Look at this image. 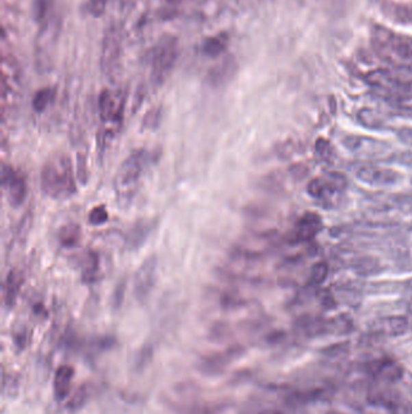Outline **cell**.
I'll use <instances>...</instances> for the list:
<instances>
[{
  "label": "cell",
  "mask_w": 412,
  "mask_h": 414,
  "mask_svg": "<svg viewBox=\"0 0 412 414\" xmlns=\"http://www.w3.org/2000/svg\"><path fill=\"white\" fill-rule=\"evenodd\" d=\"M40 188L51 199H70L77 192V173L67 154L57 153L49 158L40 171Z\"/></svg>",
  "instance_id": "obj_1"
},
{
  "label": "cell",
  "mask_w": 412,
  "mask_h": 414,
  "mask_svg": "<svg viewBox=\"0 0 412 414\" xmlns=\"http://www.w3.org/2000/svg\"><path fill=\"white\" fill-rule=\"evenodd\" d=\"M151 159L153 156L146 150L140 148L131 151L121 162L114 180V189L120 206L127 207L131 204L137 193L140 178Z\"/></svg>",
  "instance_id": "obj_2"
},
{
  "label": "cell",
  "mask_w": 412,
  "mask_h": 414,
  "mask_svg": "<svg viewBox=\"0 0 412 414\" xmlns=\"http://www.w3.org/2000/svg\"><path fill=\"white\" fill-rule=\"evenodd\" d=\"M178 56L177 40L173 36L165 38L155 49L153 56V71L151 78L155 85H161L168 78L170 73L175 67V60Z\"/></svg>",
  "instance_id": "obj_3"
},
{
  "label": "cell",
  "mask_w": 412,
  "mask_h": 414,
  "mask_svg": "<svg viewBox=\"0 0 412 414\" xmlns=\"http://www.w3.org/2000/svg\"><path fill=\"white\" fill-rule=\"evenodd\" d=\"M347 186L345 177L337 172L328 173L324 178H315L309 182L307 193L309 197L322 202L323 205H334L339 195Z\"/></svg>",
  "instance_id": "obj_4"
},
{
  "label": "cell",
  "mask_w": 412,
  "mask_h": 414,
  "mask_svg": "<svg viewBox=\"0 0 412 414\" xmlns=\"http://www.w3.org/2000/svg\"><path fill=\"white\" fill-rule=\"evenodd\" d=\"M352 171L358 181L371 186H396L402 178V175L396 170L372 162L356 164L353 165Z\"/></svg>",
  "instance_id": "obj_5"
},
{
  "label": "cell",
  "mask_w": 412,
  "mask_h": 414,
  "mask_svg": "<svg viewBox=\"0 0 412 414\" xmlns=\"http://www.w3.org/2000/svg\"><path fill=\"white\" fill-rule=\"evenodd\" d=\"M1 186L6 194L9 205L16 208L21 206L28 195V184L26 177L11 165L1 166Z\"/></svg>",
  "instance_id": "obj_6"
},
{
  "label": "cell",
  "mask_w": 412,
  "mask_h": 414,
  "mask_svg": "<svg viewBox=\"0 0 412 414\" xmlns=\"http://www.w3.org/2000/svg\"><path fill=\"white\" fill-rule=\"evenodd\" d=\"M157 269H159L157 256L150 254L148 258H145L142 262L140 268L136 271L133 284L134 297L140 303L148 300L151 291L154 290L157 280Z\"/></svg>",
  "instance_id": "obj_7"
},
{
  "label": "cell",
  "mask_w": 412,
  "mask_h": 414,
  "mask_svg": "<svg viewBox=\"0 0 412 414\" xmlns=\"http://www.w3.org/2000/svg\"><path fill=\"white\" fill-rule=\"evenodd\" d=\"M342 145H345L350 153L361 158H377L381 156L389 149V145L383 141L361 135H347L342 138Z\"/></svg>",
  "instance_id": "obj_8"
},
{
  "label": "cell",
  "mask_w": 412,
  "mask_h": 414,
  "mask_svg": "<svg viewBox=\"0 0 412 414\" xmlns=\"http://www.w3.org/2000/svg\"><path fill=\"white\" fill-rule=\"evenodd\" d=\"M410 328V322L405 316L391 315L378 317L369 325L370 334L375 337H400Z\"/></svg>",
  "instance_id": "obj_9"
},
{
  "label": "cell",
  "mask_w": 412,
  "mask_h": 414,
  "mask_svg": "<svg viewBox=\"0 0 412 414\" xmlns=\"http://www.w3.org/2000/svg\"><path fill=\"white\" fill-rule=\"evenodd\" d=\"M370 402L381 406L391 414H412V404L393 390H378L370 395Z\"/></svg>",
  "instance_id": "obj_10"
},
{
  "label": "cell",
  "mask_w": 412,
  "mask_h": 414,
  "mask_svg": "<svg viewBox=\"0 0 412 414\" xmlns=\"http://www.w3.org/2000/svg\"><path fill=\"white\" fill-rule=\"evenodd\" d=\"M98 110L103 121L113 123L118 126L124 118L125 99L123 96H115L109 90H104L99 96Z\"/></svg>",
  "instance_id": "obj_11"
},
{
  "label": "cell",
  "mask_w": 412,
  "mask_h": 414,
  "mask_svg": "<svg viewBox=\"0 0 412 414\" xmlns=\"http://www.w3.org/2000/svg\"><path fill=\"white\" fill-rule=\"evenodd\" d=\"M368 372L370 373L374 378L378 379L385 383H396L399 379H402V365L397 361H393L391 358H378L368 365Z\"/></svg>",
  "instance_id": "obj_12"
},
{
  "label": "cell",
  "mask_w": 412,
  "mask_h": 414,
  "mask_svg": "<svg viewBox=\"0 0 412 414\" xmlns=\"http://www.w3.org/2000/svg\"><path fill=\"white\" fill-rule=\"evenodd\" d=\"M155 228H156V221L155 219L138 221L126 233V238H125V247H126V249H129V251L140 249L144 245L145 241L149 239Z\"/></svg>",
  "instance_id": "obj_13"
},
{
  "label": "cell",
  "mask_w": 412,
  "mask_h": 414,
  "mask_svg": "<svg viewBox=\"0 0 412 414\" xmlns=\"http://www.w3.org/2000/svg\"><path fill=\"white\" fill-rule=\"evenodd\" d=\"M323 227V222L318 215L306 213L301 217L296 227V240L300 243H309L318 235Z\"/></svg>",
  "instance_id": "obj_14"
},
{
  "label": "cell",
  "mask_w": 412,
  "mask_h": 414,
  "mask_svg": "<svg viewBox=\"0 0 412 414\" xmlns=\"http://www.w3.org/2000/svg\"><path fill=\"white\" fill-rule=\"evenodd\" d=\"M74 374L75 371L69 365H62L57 368L53 377V395L57 401H63L69 396Z\"/></svg>",
  "instance_id": "obj_15"
},
{
  "label": "cell",
  "mask_w": 412,
  "mask_h": 414,
  "mask_svg": "<svg viewBox=\"0 0 412 414\" xmlns=\"http://www.w3.org/2000/svg\"><path fill=\"white\" fill-rule=\"evenodd\" d=\"M23 286V275L17 270H11L6 275L4 285H3V300L8 308L15 306L16 300L21 292Z\"/></svg>",
  "instance_id": "obj_16"
},
{
  "label": "cell",
  "mask_w": 412,
  "mask_h": 414,
  "mask_svg": "<svg viewBox=\"0 0 412 414\" xmlns=\"http://www.w3.org/2000/svg\"><path fill=\"white\" fill-rule=\"evenodd\" d=\"M57 238L60 245L64 249L77 247L81 240V228L77 223H67L60 228Z\"/></svg>",
  "instance_id": "obj_17"
},
{
  "label": "cell",
  "mask_w": 412,
  "mask_h": 414,
  "mask_svg": "<svg viewBox=\"0 0 412 414\" xmlns=\"http://www.w3.org/2000/svg\"><path fill=\"white\" fill-rule=\"evenodd\" d=\"M227 42H229V36L227 33H220L218 36H211L203 42V47H202L203 53L209 58L219 56L227 47Z\"/></svg>",
  "instance_id": "obj_18"
},
{
  "label": "cell",
  "mask_w": 412,
  "mask_h": 414,
  "mask_svg": "<svg viewBox=\"0 0 412 414\" xmlns=\"http://www.w3.org/2000/svg\"><path fill=\"white\" fill-rule=\"evenodd\" d=\"M162 119H164V109L161 106H156V107L150 108L145 113L140 127L145 131H154V130L159 129Z\"/></svg>",
  "instance_id": "obj_19"
},
{
  "label": "cell",
  "mask_w": 412,
  "mask_h": 414,
  "mask_svg": "<svg viewBox=\"0 0 412 414\" xmlns=\"http://www.w3.org/2000/svg\"><path fill=\"white\" fill-rule=\"evenodd\" d=\"M326 328L331 334H347L353 330V321L348 316H337L326 320Z\"/></svg>",
  "instance_id": "obj_20"
},
{
  "label": "cell",
  "mask_w": 412,
  "mask_h": 414,
  "mask_svg": "<svg viewBox=\"0 0 412 414\" xmlns=\"http://www.w3.org/2000/svg\"><path fill=\"white\" fill-rule=\"evenodd\" d=\"M33 222H34V210H33V207H31L22 215L21 219L18 222V226H17L15 236L18 243L26 241L31 227H33Z\"/></svg>",
  "instance_id": "obj_21"
},
{
  "label": "cell",
  "mask_w": 412,
  "mask_h": 414,
  "mask_svg": "<svg viewBox=\"0 0 412 414\" xmlns=\"http://www.w3.org/2000/svg\"><path fill=\"white\" fill-rule=\"evenodd\" d=\"M357 118H358V121L368 129L380 130L383 127V120L371 109H361Z\"/></svg>",
  "instance_id": "obj_22"
},
{
  "label": "cell",
  "mask_w": 412,
  "mask_h": 414,
  "mask_svg": "<svg viewBox=\"0 0 412 414\" xmlns=\"http://www.w3.org/2000/svg\"><path fill=\"white\" fill-rule=\"evenodd\" d=\"M55 91L52 88H44L39 90L33 99V108L38 113H42L47 108V106L51 103Z\"/></svg>",
  "instance_id": "obj_23"
},
{
  "label": "cell",
  "mask_w": 412,
  "mask_h": 414,
  "mask_svg": "<svg viewBox=\"0 0 412 414\" xmlns=\"http://www.w3.org/2000/svg\"><path fill=\"white\" fill-rule=\"evenodd\" d=\"M98 254L94 252H90L88 254L86 262L83 268V279L85 282H94L97 280L98 274Z\"/></svg>",
  "instance_id": "obj_24"
},
{
  "label": "cell",
  "mask_w": 412,
  "mask_h": 414,
  "mask_svg": "<svg viewBox=\"0 0 412 414\" xmlns=\"http://www.w3.org/2000/svg\"><path fill=\"white\" fill-rule=\"evenodd\" d=\"M75 173H77V180L80 186H86L90 178V171H88V156L83 151L77 153V162H75Z\"/></svg>",
  "instance_id": "obj_25"
},
{
  "label": "cell",
  "mask_w": 412,
  "mask_h": 414,
  "mask_svg": "<svg viewBox=\"0 0 412 414\" xmlns=\"http://www.w3.org/2000/svg\"><path fill=\"white\" fill-rule=\"evenodd\" d=\"M329 275V265L326 262H318L313 265L309 273V285H320L323 284Z\"/></svg>",
  "instance_id": "obj_26"
},
{
  "label": "cell",
  "mask_w": 412,
  "mask_h": 414,
  "mask_svg": "<svg viewBox=\"0 0 412 414\" xmlns=\"http://www.w3.org/2000/svg\"><path fill=\"white\" fill-rule=\"evenodd\" d=\"M386 99L391 107L412 113V95H388Z\"/></svg>",
  "instance_id": "obj_27"
},
{
  "label": "cell",
  "mask_w": 412,
  "mask_h": 414,
  "mask_svg": "<svg viewBox=\"0 0 412 414\" xmlns=\"http://www.w3.org/2000/svg\"><path fill=\"white\" fill-rule=\"evenodd\" d=\"M52 8V0H36L33 4L34 21L42 23L47 20L49 11Z\"/></svg>",
  "instance_id": "obj_28"
},
{
  "label": "cell",
  "mask_w": 412,
  "mask_h": 414,
  "mask_svg": "<svg viewBox=\"0 0 412 414\" xmlns=\"http://www.w3.org/2000/svg\"><path fill=\"white\" fill-rule=\"evenodd\" d=\"M86 400H88V391L86 389L81 387L70 396V399L68 401L67 409H70L72 412H77L79 409H83V404H86Z\"/></svg>",
  "instance_id": "obj_29"
},
{
  "label": "cell",
  "mask_w": 412,
  "mask_h": 414,
  "mask_svg": "<svg viewBox=\"0 0 412 414\" xmlns=\"http://www.w3.org/2000/svg\"><path fill=\"white\" fill-rule=\"evenodd\" d=\"M109 219V212L107 207L99 205L92 208L88 213V222L92 226H102Z\"/></svg>",
  "instance_id": "obj_30"
},
{
  "label": "cell",
  "mask_w": 412,
  "mask_h": 414,
  "mask_svg": "<svg viewBox=\"0 0 412 414\" xmlns=\"http://www.w3.org/2000/svg\"><path fill=\"white\" fill-rule=\"evenodd\" d=\"M126 287H127V279L123 278L114 289L113 295H112V306L115 310H118L124 303Z\"/></svg>",
  "instance_id": "obj_31"
},
{
  "label": "cell",
  "mask_w": 412,
  "mask_h": 414,
  "mask_svg": "<svg viewBox=\"0 0 412 414\" xmlns=\"http://www.w3.org/2000/svg\"><path fill=\"white\" fill-rule=\"evenodd\" d=\"M394 205H396L399 211H402L405 215L412 216V192L402 194V195L396 197Z\"/></svg>",
  "instance_id": "obj_32"
},
{
  "label": "cell",
  "mask_w": 412,
  "mask_h": 414,
  "mask_svg": "<svg viewBox=\"0 0 412 414\" xmlns=\"http://www.w3.org/2000/svg\"><path fill=\"white\" fill-rule=\"evenodd\" d=\"M391 161L412 170V149L397 151L391 156Z\"/></svg>",
  "instance_id": "obj_33"
},
{
  "label": "cell",
  "mask_w": 412,
  "mask_h": 414,
  "mask_svg": "<svg viewBox=\"0 0 412 414\" xmlns=\"http://www.w3.org/2000/svg\"><path fill=\"white\" fill-rule=\"evenodd\" d=\"M18 390V380L15 376L12 374H6L4 372V378H3V391L8 395H14Z\"/></svg>",
  "instance_id": "obj_34"
},
{
  "label": "cell",
  "mask_w": 412,
  "mask_h": 414,
  "mask_svg": "<svg viewBox=\"0 0 412 414\" xmlns=\"http://www.w3.org/2000/svg\"><path fill=\"white\" fill-rule=\"evenodd\" d=\"M108 0H90L88 4V12L94 17H99L104 14Z\"/></svg>",
  "instance_id": "obj_35"
},
{
  "label": "cell",
  "mask_w": 412,
  "mask_h": 414,
  "mask_svg": "<svg viewBox=\"0 0 412 414\" xmlns=\"http://www.w3.org/2000/svg\"><path fill=\"white\" fill-rule=\"evenodd\" d=\"M397 136L400 142L412 148V127H402L398 130Z\"/></svg>",
  "instance_id": "obj_36"
},
{
  "label": "cell",
  "mask_w": 412,
  "mask_h": 414,
  "mask_svg": "<svg viewBox=\"0 0 412 414\" xmlns=\"http://www.w3.org/2000/svg\"><path fill=\"white\" fill-rule=\"evenodd\" d=\"M405 306H407V310L412 314V285L407 287V293H405Z\"/></svg>",
  "instance_id": "obj_37"
}]
</instances>
